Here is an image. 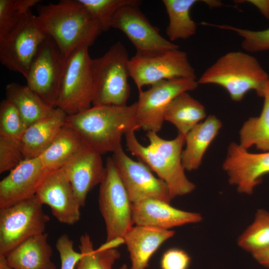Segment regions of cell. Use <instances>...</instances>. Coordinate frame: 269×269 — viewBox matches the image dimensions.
<instances>
[{"mask_svg":"<svg viewBox=\"0 0 269 269\" xmlns=\"http://www.w3.org/2000/svg\"><path fill=\"white\" fill-rule=\"evenodd\" d=\"M136 102L124 106H96L67 115L65 125L75 131L85 144L102 155L122 147L124 134L140 129Z\"/></svg>","mask_w":269,"mask_h":269,"instance_id":"6da1fadb","label":"cell"},{"mask_svg":"<svg viewBox=\"0 0 269 269\" xmlns=\"http://www.w3.org/2000/svg\"><path fill=\"white\" fill-rule=\"evenodd\" d=\"M36 23L68 57L82 46L90 47L102 32L98 22L78 0L37 4Z\"/></svg>","mask_w":269,"mask_h":269,"instance_id":"7a4b0ae2","label":"cell"},{"mask_svg":"<svg viewBox=\"0 0 269 269\" xmlns=\"http://www.w3.org/2000/svg\"><path fill=\"white\" fill-rule=\"evenodd\" d=\"M134 132L125 135L128 150L166 184L171 199L192 192L195 185L186 177L182 163L185 136L178 133L174 139L166 140L156 133L148 132L146 136L149 144L145 146L138 141Z\"/></svg>","mask_w":269,"mask_h":269,"instance_id":"3957f363","label":"cell"},{"mask_svg":"<svg viewBox=\"0 0 269 269\" xmlns=\"http://www.w3.org/2000/svg\"><path fill=\"white\" fill-rule=\"evenodd\" d=\"M269 76L257 59L241 51L225 54L202 74L198 84H213L223 87L231 98L239 102L254 90L263 97Z\"/></svg>","mask_w":269,"mask_h":269,"instance_id":"277c9868","label":"cell"},{"mask_svg":"<svg viewBox=\"0 0 269 269\" xmlns=\"http://www.w3.org/2000/svg\"><path fill=\"white\" fill-rule=\"evenodd\" d=\"M130 59L121 42L113 44L103 56L93 59V106L127 105L130 95Z\"/></svg>","mask_w":269,"mask_h":269,"instance_id":"5b68a950","label":"cell"},{"mask_svg":"<svg viewBox=\"0 0 269 269\" xmlns=\"http://www.w3.org/2000/svg\"><path fill=\"white\" fill-rule=\"evenodd\" d=\"M88 46H82L67 58L56 102V107L67 115L79 113L91 107L94 84L92 60Z\"/></svg>","mask_w":269,"mask_h":269,"instance_id":"8992f818","label":"cell"},{"mask_svg":"<svg viewBox=\"0 0 269 269\" xmlns=\"http://www.w3.org/2000/svg\"><path fill=\"white\" fill-rule=\"evenodd\" d=\"M98 201L106 226V242L123 238L134 225L133 203L112 157H109L106 160L105 175L100 184Z\"/></svg>","mask_w":269,"mask_h":269,"instance_id":"52a82bcc","label":"cell"},{"mask_svg":"<svg viewBox=\"0 0 269 269\" xmlns=\"http://www.w3.org/2000/svg\"><path fill=\"white\" fill-rule=\"evenodd\" d=\"M49 218L35 195L0 209V256L28 238L45 233Z\"/></svg>","mask_w":269,"mask_h":269,"instance_id":"ba28073f","label":"cell"},{"mask_svg":"<svg viewBox=\"0 0 269 269\" xmlns=\"http://www.w3.org/2000/svg\"><path fill=\"white\" fill-rule=\"evenodd\" d=\"M130 77L138 91L146 85L177 78H196L186 52L179 48L163 51L136 53L129 63Z\"/></svg>","mask_w":269,"mask_h":269,"instance_id":"9c48e42d","label":"cell"},{"mask_svg":"<svg viewBox=\"0 0 269 269\" xmlns=\"http://www.w3.org/2000/svg\"><path fill=\"white\" fill-rule=\"evenodd\" d=\"M68 57L46 37L39 46L25 79L27 85L49 106L56 107Z\"/></svg>","mask_w":269,"mask_h":269,"instance_id":"30bf717a","label":"cell"},{"mask_svg":"<svg viewBox=\"0 0 269 269\" xmlns=\"http://www.w3.org/2000/svg\"><path fill=\"white\" fill-rule=\"evenodd\" d=\"M47 36L41 31L31 10L0 39V61L9 70L26 78L38 49Z\"/></svg>","mask_w":269,"mask_h":269,"instance_id":"8fae6325","label":"cell"},{"mask_svg":"<svg viewBox=\"0 0 269 269\" xmlns=\"http://www.w3.org/2000/svg\"><path fill=\"white\" fill-rule=\"evenodd\" d=\"M198 86L195 79L177 78L161 81L145 91H139L136 117L140 129L157 133L164 121V113L171 101Z\"/></svg>","mask_w":269,"mask_h":269,"instance_id":"7c38bea8","label":"cell"},{"mask_svg":"<svg viewBox=\"0 0 269 269\" xmlns=\"http://www.w3.org/2000/svg\"><path fill=\"white\" fill-rule=\"evenodd\" d=\"M112 157L133 203L145 199L170 203L172 199L167 185L156 177L146 164L131 158L123 147L114 152Z\"/></svg>","mask_w":269,"mask_h":269,"instance_id":"4fadbf2b","label":"cell"},{"mask_svg":"<svg viewBox=\"0 0 269 269\" xmlns=\"http://www.w3.org/2000/svg\"><path fill=\"white\" fill-rule=\"evenodd\" d=\"M127 4L114 15L111 27L122 31L136 49V53L163 51L179 48L162 36L159 29L151 24L138 8Z\"/></svg>","mask_w":269,"mask_h":269,"instance_id":"5bb4252c","label":"cell"},{"mask_svg":"<svg viewBox=\"0 0 269 269\" xmlns=\"http://www.w3.org/2000/svg\"><path fill=\"white\" fill-rule=\"evenodd\" d=\"M35 196L42 205L50 207L53 216L61 223L72 225L79 221L81 206L62 168L45 175Z\"/></svg>","mask_w":269,"mask_h":269,"instance_id":"9a60e30c","label":"cell"},{"mask_svg":"<svg viewBox=\"0 0 269 269\" xmlns=\"http://www.w3.org/2000/svg\"><path fill=\"white\" fill-rule=\"evenodd\" d=\"M223 168L229 183L239 192L252 194L262 181V177L269 173V151L253 153L235 142H231Z\"/></svg>","mask_w":269,"mask_h":269,"instance_id":"2e32d148","label":"cell"},{"mask_svg":"<svg viewBox=\"0 0 269 269\" xmlns=\"http://www.w3.org/2000/svg\"><path fill=\"white\" fill-rule=\"evenodd\" d=\"M47 173L39 157L24 159L0 182V209L34 196Z\"/></svg>","mask_w":269,"mask_h":269,"instance_id":"e0dca14e","label":"cell"},{"mask_svg":"<svg viewBox=\"0 0 269 269\" xmlns=\"http://www.w3.org/2000/svg\"><path fill=\"white\" fill-rule=\"evenodd\" d=\"M102 154L86 144L61 168L82 207L89 192L100 184L105 172Z\"/></svg>","mask_w":269,"mask_h":269,"instance_id":"ac0fdd59","label":"cell"},{"mask_svg":"<svg viewBox=\"0 0 269 269\" xmlns=\"http://www.w3.org/2000/svg\"><path fill=\"white\" fill-rule=\"evenodd\" d=\"M203 219L198 213L186 211L172 206L170 203L156 199H145L133 203L134 225L170 230Z\"/></svg>","mask_w":269,"mask_h":269,"instance_id":"d6986e66","label":"cell"},{"mask_svg":"<svg viewBox=\"0 0 269 269\" xmlns=\"http://www.w3.org/2000/svg\"><path fill=\"white\" fill-rule=\"evenodd\" d=\"M174 235V232L155 227L134 225L123 237L131 262V269H146L159 247Z\"/></svg>","mask_w":269,"mask_h":269,"instance_id":"ffe728a7","label":"cell"},{"mask_svg":"<svg viewBox=\"0 0 269 269\" xmlns=\"http://www.w3.org/2000/svg\"><path fill=\"white\" fill-rule=\"evenodd\" d=\"M67 116L62 110L55 107L26 129L20 140L24 159L38 157L43 152L65 126Z\"/></svg>","mask_w":269,"mask_h":269,"instance_id":"44dd1931","label":"cell"},{"mask_svg":"<svg viewBox=\"0 0 269 269\" xmlns=\"http://www.w3.org/2000/svg\"><path fill=\"white\" fill-rule=\"evenodd\" d=\"M48 237L44 233L20 244L4 256L8 265L13 269H56Z\"/></svg>","mask_w":269,"mask_h":269,"instance_id":"7402d4cb","label":"cell"},{"mask_svg":"<svg viewBox=\"0 0 269 269\" xmlns=\"http://www.w3.org/2000/svg\"><path fill=\"white\" fill-rule=\"evenodd\" d=\"M222 127L221 121L214 115L209 116L198 123L185 136V148L182 152V163L185 169H197L204 153Z\"/></svg>","mask_w":269,"mask_h":269,"instance_id":"603a6c76","label":"cell"},{"mask_svg":"<svg viewBox=\"0 0 269 269\" xmlns=\"http://www.w3.org/2000/svg\"><path fill=\"white\" fill-rule=\"evenodd\" d=\"M84 144L78 134L65 125L50 145L38 157L48 173L61 168Z\"/></svg>","mask_w":269,"mask_h":269,"instance_id":"cb8c5ba5","label":"cell"},{"mask_svg":"<svg viewBox=\"0 0 269 269\" xmlns=\"http://www.w3.org/2000/svg\"><path fill=\"white\" fill-rule=\"evenodd\" d=\"M5 90L6 99L15 106L27 128L54 108L43 101L27 85L12 82L5 86Z\"/></svg>","mask_w":269,"mask_h":269,"instance_id":"d4e9b609","label":"cell"},{"mask_svg":"<svg viewBox=\"0 0 269 269\" xmlns=\"http://www.w3.org/2000/svg\"><path fill=\"white\" fill-rule=\"evenodd\" d=\"M206 116L204 106L184 92L175 98L166 109L164 119L175 126L178 133H187Z\"/></svg>","mask_w":269,"mask_h":269,"instance_id":"484cf974","label":"cell"},{"mask_svg":"<svg viewBox=\"0 0 269 269\" xmlns=\"http://www.w3.org/2000/svg\"><path fill=\"white\" fill-rule=\"evenodd\" d=\"M197 0H163L169 22L166 33L169 41L186 39L193 36L197 26L190 16V10Z\"/></svg>","mask_w":269,"mask_h":269,"instance_id":"4316f807","label":"cell"},{"mask_svg":"<svg viewBox=\"0 0 269 269\" xmlns=\"http://www.w3.org/2000/svg\"><path fill=\"white\" fill-rule=\"evenodd\" d=\"M263 97L264 103L260 116L249 118L240 131L239 145L245 149L255 145L264 152L269 151V81Z\"/></svg>","mask_w":269,"mask_h":269,"instance_id":"83f0119b","label":"cell"},{"mask_svg":"<svg viewBox=\"0 0 269 269\" xmlns=\"http://www.w3.org/2000/svg\"><path fill=\"white\" fill-rule=\"evenodd\" d=\"M79 248L82 257L76 269H113V265L120 257L116 249H95L90 236L87 233L81 236Z\"/></svg>","mask_w":269,"mask_h":269,"instance_id":"f1b7e54d","label":"cell"},{"mask_svg":"<svg viewBox=\"0 0 269 269\" xmlns=\"http://www.w3.org/2000/svg\"><path fill=\"white\" fill-rule=\"evenodd\" d=\"M238 246L253 254L269 247V212L257 210L253 222L238 239Z\"/></svg>","mask_w":269,"mask_h":269,"instance_id":"f546056e","label":"cell"},{"mask_svg":"<svg viewBox=\"0 0 269 269\" xmlns=\"http://www.w3.org/2000/svg\"><path fill=\"white\" fill-rule=\"evenodd\" d=\"M98 22L102 32L111 28L112 19L117 11L127 4L139 5V0H78Z\"/></svg>","mask_w":269,"mask_h":269,"instance_id":"4dcf8cb0","label":"cell"},{"mask_svg":"<svg viewBox=\"0 0 269 269\" xmlns=\"http://www.w3.org/2000/svg\"><path fill=\"white\" fill-rule=\"evenodd\" d=\"M40 0H0V39L9 32Z\"/></svg>","mask_w":269,"mask_h":269,"instance_id":"1f68e13d","label":"cell"},{"mask_svg":"<svg viewBox=\"0 0 269 269\" xmlns=\"http://www.w3.org/2000/svg\"><path fill=\"white\" fill-rule=\"evenodd\" d=\"M27 127L15 106L5 99L0 104V136L20 141Z\"/></svg>","mask_w":269,"mask_h":269,"instance_id":"d6a6232c","label":"cell"},{"mask_svg":"<svg viewBox=\"0 0 269 269\" xmlns=\"http://www.w3.org/2000/svg\"><path fill=\"white\" fill-rule=\"evenodd\" d=\"M210 26L235 32L243 38L242 47L247 51L257 52L269 50V28L255 31L229 25L211 23Z\"/></svg>","mask_w":269,"mask_h":269,"instance_id":"836d02e7","label":"cell"},{"mask_svg":"<svg viewBox=\"0 0 269 269\" xmlns=\"http://www.w3.org/2000/svg\"><path fill=\"white\" fill-rule=\"evenodd\" d=\"M24 159L20 141L0 136V173L10 171Z\"/></svg>","mask_w":269,"mask_h":269,"instance_id":"e575fe53","label":"cell"},{"mask_svg":"<svg viewBox=\"0 0 269 269\" xmlns=\"http://www.w3.org/2000/svg\"><path fill=\"white\" fill-rule=\"evenodd\" d=\"M73 244L66 234L61 235L56 241V248L60 258L61 269H74L82 257L80 252L74 249Z\"/></svg>","mask_w":269,"mask_h":269,"instance_id":"d590c367","label":"cell"},{"mask_svg":"<svg viewBox=\"0 0 269 269\" xmlns=\"http://www.w3.org/2000/svg\"><path fill=\"white\" fill-rule=\"evenodd\" d=\"M191 258L184 250L172 248L162 255L160 261L161 269H188Z\"/></svg>","mask_w":269,"mask_h":269,"instance_id":"8d00e7d4","label":"cell"},{"mask_svg":"<svg viewBox=\"0 0 269 269\" xmlns=\"http://www.w3.org/2000/svg\"><path fill=\"white\" fill-rule=\"evenodd\" d=\"M252 255L260 265L269 269V247L254 253Z\"/></svg>","mask_w":269,"mask_h":269,"instance_id":"74e56055","label":"cell"},{"mask_svg":"<svg viewBox=\"0 0 269 269\" xmlns=\"http://www.w3.org/2000/svg\"><path fill=\"white\" fill-rule=\"evenodd\" d=\"M256 6L263 14L269 18V0H249Z\"/></svg>","mask_w":269,"mask_h":269,"instance_id":"f35d334b","label":"cell"},{"mask_svg":"<svg viewBox=\"0 0 269 269\" xmlns=\"http://www.w3.org/2000/svg\"><path fill=\"white\" fill-rule=\"evenodd\" d=\"M0 269H13L7 264L4 256H0Z\"/></svg>","mask_w":269,"mask_h":269,"instance_id":"ab89813d","label":"cell"},{"mask_svg":"<svg viewBox=\"0 0 269 269\" xmlns=\"http://www.w3.org/2000/svg\"><path fill=\"white\" fill-rule=\"evenodd\" d=\"M120 269H128V268L126 265H123Z\"/></svg>","mask_w":269,"mask_h":269,"instance_id":"60d3db41","label":"cell"}]
</instances>
